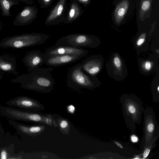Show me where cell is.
Returning a JSON list of instances; mask_svg holds the SVG:
<instances>
[{"instance_id": "obj_1", "label": "cell", "mask_w": 159, "mask_h": 159, "mask_svg": "<svg viewBox=\"0 0 159 159\" xmlns=\"http://www.w3.org/2000/svg\"><path fill=\"white\" fill-rule=\"evenodd\" d=\"M1 111L3 115L12 120L40 123L54 127H57L56 120L50 114H42L4 107H1Z\"/></svg>"}, {"instance_id": "obj_2", "label": "cell", "mask_w": 159, "mask_h": 159, "mask_svg": "<svg viewBox=\"0 0 159 159\" xmlns=\"http://www.w3.org/2000/svg\"><path fill=\"white\" fill-rule=\"evenodd\" d=\"M123 115L126 124L134 133L135 125L141 122L143 110L142 102L139 99L134 97H126L120 99Z\"/></svg>"}, {"instance_id": "obj_3", "label": "cell", "mask_w": 159, "mask_h": 159, "mask_svg": "<svg viewBox=\"0 0 159 159\" xmlns=\"http://www.w3.org/2000/svg\"><path fill=\"white\" fill-rule=\"evenodd\" d=\"M53 69L51 67H41L34 70L30 75L29 89L40 93L51 92L55 83L51 73Z\"/></svg>"}, {"instance_id": "obj_4", "label": "cell", "mask_w": 159, "mask_h": 159, "mask_svg": "<svg viewBox=\"0 0 159 159\" xmlns=\"http://www.w3.org/2000/svg\"><path fill=\"white\" fill-rule=\"evenodd\" d=\"M81 63L74 65L69 70L67 75V84L71 89H91L95 87V80L93 76L82 69Z\"/></svg>"}, {"instance_id": "obj_5", "label": "cell", "mask_w": 159, "mask_h": 159, "mask_svg": "<svg viewBox=\"0 0 159 159\" xmlns=\"http://www.w3.org/2000/svg\"><path fill=\"white\" fill-rule=\"evenodd\" d=\"M158 128L155 115L152 108L148 107L144 112L143 134L142 147L156 142L158 137Z\"/></svg>"}, {"instance_id": "obj_6", "label": "cell", "mask_w": 159, "mask_h": 159, "mask_svg": "<svg viewBox=\"0 0 159 159\" xmlns=\"http://www.w3.org/2000/svg\"><path fill=\"white\" fill-rule=\"evenodd\" d=\"M49 37L50 36L46 34L34 33L11 38L4 44L16 48L33 46L44 44Z\"/></svg>"}, {"instance_id": "obj_7", "label": "cell", "mask_w": 159, "mask_h": 159, "mask_svg": "<svg viewBox=\"0 0 159 159\" xmlns=\"http://www.w3.org/2000/svg\"><path fill=\"white\" fill-rule=\"evenodd\" d=\"M95 38L93 36L83 34H74L61 37L54 45L93 48L95 46Z\"/></svg>"}, {"instance_id": "obj_8", "label": "cell", "mask_w": 159, "mask_h": 159, "mask_svg": "<svg viewBox=\"0 0 159 159\" xmlns=\"http://www.w3.org/2000/svg\"><path fill=\"white\" fill-rule=\"evenodd\" d=\"M6 103L11 107L34 111H40L44 108V106L38 101L25 97H17L8 101Z\"/></svg>"}, {"instance_id": "obj_9", "label": "cell", "mask_w": 159, "mask_h": 159, "mask_svg": "<svg viewBox=\"0 0 159 159\" xmlns=\"http://www.w3.org/2000/svg\"><path fill=\"white\" fill-rule=\"evenodd\" d=\"M133 0H121L116 5L113 13L114 22L119 25L127 20L134 5Z\"/></svg>"}, {"instance_id": "obj_10", "label": "cell", "mask_w": 159, "mask_h": 159, "mask_svg": "<svg viewBox=\"0 0 159 159\" xmlns=\"http://www.w3.org/2000/svg\"><path fill=\"white\" fill-rule=\"evenodd\" d=\"M87 50L82 48L69 45H53L48 48L44 53L48 57L61 55H75L85 56L88 53Z\"/></svg>"}, {"instance_id": "obj_11", "label": "cell", "mask_w": 159, "mask_h": 159, "mask_svg": "<svg viewBox=\"0 0 159 159\" xmlns=\"http://www.w3.org/2000/svg\"><path fill=\"white\" fill-rule=\"evenodd\" d=\"M67 0H59L47 16L45 24L53 25L62 22L67 8Z\"/></svg>"}, {"instance_id": "obj_12", "label": "cell", "mask_w": 159, "mask_h": 159, "mask_svg": "<svg viewBox=\"0 0 159 159\" xmlns=\"http://www.w3.org/2000/svg\"><path fill=\"white\" fill-rule=\"evenodd\" d=\"M38 13V9L35 6H28L25 7L16 16L13 23L19 25L29 24L37 17Z\"/></svg>"}, {"instance_id": "obj_13", "label": "cell", "mask_w": 159, "mask_h": 159, "mask_svg": "<svg viewBox=\"0 0 159 159\" xmlns=\"http://www.w3.org/2000/svg\"><path fill=\"white\" fill-rule=\"evenodd\" d=\"M84 57L75 55L51 56L47 57L45 64L51 66H59L76 62Z\"/></svg>"}, {"instance_id": "obj_14", "label": "cell", "mask_w": 159, "mask_h": 159, "mask_svg": "<svg viewBox=\"0 0 159 159\" xmlns=\"http://www.w3.org/2000/svg\"><path fill=\"white\" fill-rule=\"evenodd\" d=\"M66 11L62 22L65 24L73 22L82 15L84 11L82 7L76 0H71L69 9H66Z\"/></svg>"}, {"instance_id": "obj_15", "label": "cell", "mask_w": 159, "mask_h": 159, "mask_svg": "<svg viewBox=\"0 0 159 159\" xmlns=\"http://www.w3.org/2000/svg\"><path fill=\"white\" fill-rule=\"evenodd\" d=\"M27 58V64L30 70L34 71L45 63L47 57L44 53L39 50H35L30 52Z\"/></svg>"}, {"instance_id": "obj_16", "label": "cell", "mask_w": 159, "mask_h": 159, "mask_svg": "<svg viewBox=\"0 0 159 159\" xmlns=\"http://www.w3.org/2000/svg\"><path fill=\"white\" fill-rule=\"evenodd\" d=\"M14 125L16 129L19 131L31 136H36L41 134L45 129V126L44 125L29 126L18 123Z\"/></svg>"}, {"instance_id": "obj_17", "label": "cell", "mask_w": 159, "mask_h": 159, "mask_svg": "<svg viewBox=\"0 0 159 159\" xmlns=\"http://www.w3.org/2000/svg\"><path fill=\"white\" fill-rule=\"evenodd\" d=\"M98 60L94 57H91L84 60L81 63L82 69L88 74L94 76L98 73L100 68Z\"/></svg>"}, {"instance_id": "obj_18", "label": "cell", "mask_w": 159, "mask_h": 159, "mask_svg": "<svg viewBox=\"0 0 159 159\" xmlns=\"http://www.w3.org/2000/svg\"><path fill=\"white\" fill-rule=\"evenodd\" d=\"M153 0H141L139 17L141 21L149 18L152 10Z\"/></svg>"}, {"instance_id": "obj_19", "label": "cell", "mask_w": 159, "mask_h": 159, "mask_svg": "<svg viewBox=\"0 0 159 159\" xmlns=\"http://www.w3.org/2000/svg\"><path fill=\"white\" fill-rule=\"evenodd\" d=\"M18 4V1L16 0H0L2 15L4 16H11L10 12L11 7L13 5Z\"/></svg>"}, {"instance_id": "obj_20", "label": "cell", "mask_w": 159, "mask_h": 159, "mask_svg": "<svg viewBox=\"0 0 159 159\" xmlns=\"http://www.w3.org/2000/svg\"><path fill=\"white\" fill-rule=\"evenodd\" d=\"M56 120L57 126L59 127L61 132L63 134L68 135L70 132L71 128L68 120L61 117H58Z\"/></svg>"}, {"instance_id": "obj_21", "label": "cell", "mask_w": 159, "mask_h": 159, "mask_svg": "<svg viewBox=\"0 0 159 159\" xmlns=\"http://www.w3.org/2000/svg\"><path fill=\"white\" fill-rule=\"evenodd\" d=\"M155 142H153L150 145L145 146L143 147L144 149L143 153V159H145L148 157L152 148L154 147V144H156Z\"/></svg>"}, {"instance_id": "obj_22", "label": "cell", "mask_w": 159, "mask_h": 159, "mask_svg": "<svg viewBox=\"0 0 159 159\" xmlns=\"http://www.w3.org/2000/svg\"><path fill=\"white\" fill-rule=\"evenodd\" d=\"M54 0H38V3L42 8H47L51 5Z\"/></svg>"}, {"instance_id": "obj_23", "label": "cell", "mask_w": 159, "mask_h": 159, "mask_svg": "<svg viewBox=\"0 0 159 159\" xmlns=\"http://www.w3.org/2000/svg\"><path fill=\"white\" fill-rule=\"evenodd\" d=\"M113 62L115 67L119 68L121 66V62L120 58L118 57H115L113 59Z\"/></svg>"}, {"instance_id": "obj_24", "label": "cell", "mask_w": 159, "mask_h": 159, "mask_svg": "<svg viewBox=\"0 0 159 159\" xmlns=\"http://www.w3.org/2000/svg\"><path fill=\"white\" fill-rule=\"evenodd\" d=\"M0 68L3 70L7 71L11 69V66L9 64L2 63L0 65Z\"/></svg>"}, {"instance_id": "obj_25", "label": "cell", "mask_w": 159, "mask_h": 159, "mask_svg": "<svg viewBox=\"0 0 159 159\" xmlns=\"http://www.w3.org/2000/svg\"><path fill=\"white\" fill-rule=\"evenodd\" d=\"M142 36L137 40L136 43V44L138 46L141 45L145 41V38L144 37H145V34H142Z\"/></svg>"}, {"instance_id": "obj_26", "label": "cell", "mask_w": 159, "mask_h": 159, "mask_svg": "<svg viewBox=\"0 0 159 159\" xmlns=\"http://www.w3.org/2000/svg\"><path fill=\"white\" fill-rule=\"evenodd\" d=\"M79 4H82L84 7H86L89 5L91 0H76Z\"/></svg>"}, {"instance_id": "obj_27", "label": "cell", "mask_w": 159, "mask_h": 159, "mask_svg": "<svg viewBox=\"0 0 159 159\" xmlns=\"http://www.w3.org/2000/svg\"><path fill=\"white\" fill-rule=\"evenodd\" d=\"M151 63L149 61H146L144 64V67L147 70H150L152 68Z\"/></svg>"}, {"instance_id": "obj_28", "label": "cell", "mask_w": 159, "mask_h": 159, "mask_svg": "<svg viewBox=\"0 0 159 159\" xmlns=\"http://www.w3.org/2000/svg\"><path fill=\"white\" fill-rule=\"evenodd\" d=\"M0 158L1 159H6L7 158V153L4 150H3L0 153Z\"/></svg>"}, {"instance_id": "obj_29", "label": "cell", "mask_w": 159, "mask_h": 159, "mask_svg": "<svg viewBox=\"0 0 159 159\" xmlns=\"http://www.w3.org/2000/svg\"><path fill=\"white\" fill-rule=\"evenodd\" d=\"M130 139L131 141L133 143L136 142L138 140V139L137 136L134 134L131 136Z\"/></svg>"}, {"instance_id": "obj_30", "label": "cell", "mask_w": 159, "mask_h": 159, "mask_svg": "<svg viewBox=\"0 0 159 159\" xmlns=\"http://www.w3.org/2000/svg\"><path fill=\"white\" fill-rule=\"evenodd\" d=\"M26 3L27 4L31 5L33 3L34 0H18Z\"/></svg>"}, {"instance_id": "obj_31", "label": "cell", "mask_w": 159, "mask_h": 159, "mask_svg": "<svg viewBox=\"0 0 159 159\" xmlns=\"http://www.w3.org/2000/svg\"><path fill=\"white\" fill-rule=\"evenodd\" d=\"M68 110L69 112L73 113L75 110V108L73 106L70 105L68 107Z\"/></svg>"}, {"instance_id": "obj_32", "label": "cell", "mask_w": 159, "mask_h": 159, "mask_svg": "<svg viewBox=\"0 0 159 159\" xmlns=\"http://www.w3.org/2000/svg\"><path fill=\"white\" fill-rule=\"evenodd\" d=\"M115 144L119 148H123V146L120 143L117 141H114Z\"/></svg>"}, {"instance_id": "obj_33", "label": "cell", "mask_w": 159, "mask_h": 159, "mask_svg": "<svg viewBox=\"0 0 159 159\" xmlns=\"http://www.w3.org/2000/svg\"><path fill=\"white\" fill-rule=\"evenodd\" d=\"M159 86L158 87V88H157V90H158V91L159 92Z\"/></svg>"}]
</instances>
